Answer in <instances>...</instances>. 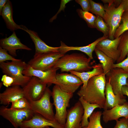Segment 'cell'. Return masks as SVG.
I'll use <instances>...</instances> for the list:
<instances>
[{"label":"cell","instance_id":"18","mask_svg":"<svg viewBox=\"0 0 128 128\" xmlns=\"http://www.w3.org/2000/svg\"><path fill=\"white\" fill-rule=\"evenodd\" d=\"M106 99L103 109H110L117 105H122L127 101L126 97L122 94H115L110 83L106 81L105 90Z\"/></svg>","mask_w":128,"mask_h":128},{"label":"cell","instance_id":"41","mask_svg":"<svg viewBox=\"0 0 128 128\" xmlns=\"http://www.w3.org/2000/svg\"><path fill=\"white\" fill-rule=\"evenodd\" d=\"M121 92L123 95L126 96L128 98V86H123L121 89Z\"/></svg>","mask_w":128,"mask_h":128},{"label":"cell","instance_id":"13","mask_svg":"<svg viewBox=\"0 0 128 128\" xmlns=\"http://www.w3.org/2000/svg\"><path fill=\"white\" fill-rule=\"evenodd\" d=\"M121 37V35L113 40L108 38L103 39L97 43L96 49L111 58L115 63L120 56V53L118 47Z\"/></svg>","mask_w":128,"mask_h":128},{"label":"cell","instance_id":"9","mask_svg":"<svg viewBox=\"0 0 128 128\" xmlns=\"http://www.w3.org/2000/svg\"><path fill=\"white\" fill-rule=\"evenodd\" d=\"M47 84L37 77H32L22 87L24 97L29 101H37L43 96Z\"/></svg>","mask_w":128,"mask_h":128},{"label":"cell","instance_id":"22","mask_svg":"<svg viewBox=\"0 0 128 128\" xmlns=\"http://www.w3.org/2000/svg\"><path fill=\"white\" fill-rule=\"evenodd\" d=\"M13 10L11 1L8 0L2 10L1 15L5 23L7 28L11 31L18 29L23 30L24 26L18 25L14 21L13 17Z\"/></svg>","mask_w":128,"mask_h":128},{"label":"cell","instance_id":"33","mask_svg":"<svg viewBox=\"0 0 128 128\" xmlns=\"http://www.w3.org/2000/svg\"><path fill=\"white\" fill-rule=\"evenodd\" d=\"M20 59L14 58L12 56L8 53L6 50L0 47V63L5 62L7 60L17 61Z\"/></svg>","mask_w":128,"mask_h":128},{"label":"cell","instance_id":"1","mask_svg":"<svg viewBox=\"0 0 128 128\" xmlns=\"http://www.w3.org/2000/svg\"><path fill=\"white\" fill-rule=\"evenodd\" d=\"M106 82V75L104 73L93 77L88 80L86 87L83 89H80L77 94L88 102L97 104L101 108H103L106 99L105 90Z\"/></svg>","mask_w":128,"mask_h":128},{"label":"cell","instance_id":"36","mask_svg":"<svg viewBox=\"0 0 128 128\" xmlns=\"http://www.w3.org/2000/svg\"><path fill=\"white\" fill-rule=\"evenodd\" d=\"M116 121L114 128H128V118L123 117Z\"/></svg>","mask_w":128,"mask_h":128},{"label":"cell","instance_id":"40","mask_svg":"<svg viewBox=\"0 0 128 128\" xmlns=\"http://www.w3.org/2000/svg\"><path fill=\"white\" fill-rule=\"evenodd\" d=\"M121 3L124 11L128 12V0H122Z\"/></svg>","mask_w":128,"mask_h":128},{"label":"cell","instance_id":"42","mask_svg":"<svg viewBox=\"0 0 128 128\" xmlns=\"http://www.w3.org/2000/svg\"><path fill=\"white\" fill-rule=\"evenodd\" d=\"M8 0H0V15L1 14L3 8L6 4Z\"/></svg>","mask_w":128,"mask_h":128},{"label":"cell","instance_id":"34","mask_svg":"<svg viewBox=\"0 0 128 128\" xmlns=\"http://www.w3.org/2000/svg\"><path fill=\"white\" fill-rule=\"evenodd\" d=\"M127 56V58L121 62L118 63L114 64L112 66V68H121L128 73V54Z\"/></svg>","mask_w":128,"mask_h":128},{"label":"cell","instance_id":"16","mask_svg":"<svg viewBox=\"0 0 128 128\" xmlns=\"http://www.w3.org/2000/svg\"><path fill=\"white\" fill-rule=\"evenodd\" d=\"M0 47L6 50L10 55L16 56V51L18 49H23L28 51L32 49L22 44L17 37L14 31L8 37L2 38L0 40Z\"/></svg>","mask_w":128,"mask_h":128},{"label":"cell","instance_id":"5","mask_svg":"<svg viewBox=\"0 0 128 128\" xmlns=\"http://www.w3.org/2000/svg\"><path fill=\"white\" fill-rule=\"evenodd\" d=\"M104 6L105 13L103 19L109 28L108 37L113 40L114 39L115 31L120 24L124 11L121 3L117 7L114 4H105Z\"/></svg>","mask_w":128,"mask_h":128},{"label":"cell","instance_id":"28","mask_svg":"<svg viewBox=\"0 0 128 128\" xmlns=\"http://www.w3.org/2000/svg\"><path fill=\"white\" fill-rule=\"evenodd\" d=\"M77 11L79 16L86 22L89 27L95 28V21L96 16L89 12L84 11L80 9H77Z\"/></svg>","mask_w":128,"mask_h":128},{"label":"cell","instance_id":"30","mask_svg":"<svg viewBox=\"0 0 128 128\" xmlns=\"http://www.w3.org/2000/svg\"><path fill=\"white\" fill-rule=\"evenodd\" d=\"M95 28L102 32L103 36H108L109 32V27L103 18L99 16H96L95 21Z\"/></svg>","mask_w":128,"mask_h":128},{"label":"cell","instance_id":"4","mask_svg":"<svg viewBox=\"0 0 128 128\" xmlns=\"http://www.w3.org/2000/svg\"><path fill=\"white\" fill-rule=\"evenodd\" d=\"M27 65L21 59L17 61L4 62L0 63V68L4 74L14 79L13 86H18L23 87L30 81L32 77L26 76L23 72Z\"/></svg>","mask_w":128,"mask_h":128},{"label":"cell","instance_id":"20","mask_svg":"<svg viewBox=\"0 0 128 128\" xmlns=\"http://www.w3.org/2000/svg\"><path fill=\"white\" fill-rule=\"evenodd\" d=\"M24 97L22 88L18 86L7 87L0 93V103L3 105H9L18 99Z\"/></svg>","mask_w":128,"mask_h":128},{"label":"cell","instance_id":"43","mask_svg":"<svg viewBox=\"0 0 128 128\" xmlns=\"http://www.w3.org/2000/svg\"><path fill=\"white\" fill-rule=\"evenodd\" d=\"M19 128H23V127H20ZM50 128V127H47L45 128Z\"/></svg>","mask_w":128,"mask_h":128},{"label":"cell","instance_id":"6","mask_svg":"<svg viewBox=\"0 0 128 128\" xmlns=\"http://www.w3.org/2000/svg\"><path fill=\"white\" fill-rule=\"evenodd\" d=\"M51 95L52 91L47 87L40 99L37 101L29 102L31 110L34 113L39 114L49 120L56 121L53 111V104L50 100Z\"/></svg>","mask_w":128,"mask_h":128},{"label":"cell","instance_id":"38","mask_svg":"<svg viewBox=\"0 0 128 128\" xmlns=\"http://www.w3.org/2000/svg\"><path fill=\"white\" fill-rule=\"evenodd\" d=\"M71 0H61L60 5V7L58 11L56 14L52 18L49 20L50 22H52L55 19L57 16L58 14L61 11L64 10L66 8V5L68 2L71 1Z\"/></svg>","mask_w":128,"mask_h":128},{"label":"cell","instance_id":"23","mask_svg":"<svg viewBox=\"0 0 128 128\" xmlns=\"http://www.w3.org/2000/svg\"><path fill=\"white\" fill-rule=\"evenodd\" d=\"M93 69L91 71L82 72H78L73 71H69L70 73L78 77L82 81L83 85L81 89H84L87 86L88 82L91 78L96 76L100 75L103 73V71L101 64L98 63L92 66Z\"/></svg>","mask_w":128,"mask_h":128},{"label":"cell","instance_id":"15","mask_svg":"<svg viewBox=\"0 0 128 128\" xmlns=\"http://www.w3.org/2000/svg\"><path fill=\"white\" fill-rule=\"evenodd\" d=\"M50 127L54 128H65L64 126L57 121L49 120L40 114L36 113L30 119L23 121L20 127L44 128Z\"/></svg>","mask_w":128,"mask_h":128},{"label":"cell","instance_id":"7","mask_svg":"<svg viewBox=\"0 0 128 128\" xmlns=\"http://www.w3.org/2000/svg\"><path fill=\"white\" fill-rule=\"evenodd\" d=\"M64 55L60 52L34 55L27 64L34 69L45 71L53 68L59 59Z\"/></svg>","mask_w":128,"mask_h":128},{"label":"cell","instance_id":"39","mask_svg":"<svg viewBox=\"0 0 128 128\" xmlns=\"http://www.w3.org/2000/svg\"><path fill=\"white\" fill-rule=\"evenodd\" d=\"M101 1L105 4H114L117 7L119 6L122 1V0H102Z\"/></svg>","mask_w":128,"mask_h":128},{"label":"cell","instance_id":"27","mask_svg":"<svg viewBox=\"0 0 128 128\" xmlns=\"http://www.w3.org/2000/svg\"><path fill=\"white\" fill-rule=\"evenodd\" d=\"M102 112L101 111H94L89 118L88 125L81 128H103L101 121Z\"/></svg>","mask_w":128,"mask_h":128},{"label":"cell","instance_id":"8","mask_svg":"<svg viewBox=\"0 0 128 128\" xmlns=\"http://www.w3.org/2000/svg\"><path fill=\"white\" fill-rule=\"evenodd\" d=\"M34 113L31 110L9 108L4 105L0 108V115L8 120L15 128L20 127L24 121L31 119Z\"/></svg>","mask_w":128,"mask_h":128},{"label":"cell","instance_id":"14","mask_svg":"<svg viewBox=\"0 0 128 128\" xmlns=\"http://www.w3.org/2000/svg\"><path fill=\"white\" fill-rule=\"evenodd\" d=\"M83 113V107L79 100L67 111L65 128H81Z\"/></svg>","mask_w":128,"mask_h":128},{"label":"cell","instance_id":"10","mask_svg":"<svg viewBox=\"0 0 128 128\" xmlns=\"http://www.w3.org/2000/svg\"><path fill=\"white\" fill-rule=\"evenodd\" d=\"M105 75L106 81L110 84L114 93L122 94V87L127 85L128 73L121 68H112Z\"/></svg>","mask_w":128,"mask_h":128},{"label":"cell","instance_id":"26","mask_svg":"<svg viewBox=\"0 0 128 128\" xmlns=\"http://www.w3.org/2000/svg\"><path fill=\"white\" fill-rule=\"evenodd\" d=\"M121 35L118 47L120 55L116 61L117 63H119L124 60L128 54V30L125 32Z\"/></svg>","mask_w":128,"mask_h":128},{"label":"cell","instance_id":"12","mask_svg":"<svg viewBox=\"0 0 128 128\" xmlns=\"http://www.w3.org/2000/svg\"><path fill=\"white\" fill-rule=\"evenodd\" d=\"M59 69L53 68L48 70L43 71L34 69L27 64L23 74L27 77L34 76L38 78L46 84L48 87L52 84L57 85L56 76V72Z\"/></svg>","mask_w":128,"mask_h":128},{"label":"cell","instance_id":"29","mask_svg":"<svg viewBox=\"0 0 128 128\" xmlns=\"http://www.w3.org/2000/svg\"><path fill=\"white\" fill-rule=\"evenodd\" d=\"M122 23L116 29L114 35V39L121 36L128 30V12L124 11L121 18Z\"/></svg>","mask_w":128,"mask_h":128},{"label":"cell","instance_id":"24","mask_svg":"<svg viewBox=\"0 0 128 128\" xmlns=\"http://www.w3.org/2000/svg\"><path fill=\"white\" fill-rule=\"evenodd\" d=\"M79 100L84 109L83 114L81 122V128H82L87 126L88 125L89 122L88 118L91 115L94 110L96 108H101L99 105L88 102L81 97H79Z\"/></svg>","mask_w":128,"mask_h":128},{"label":"cell","instance_id":"19","mask_svg":"<svg viewBox=\"0 0 128 128\" xmlns=\"http://www.w3.org/2000/svg\"><path fill=\"white\" fill-rule=\"evenodd\" d=\"M23 30L29 34L34 44L35 50L34 55L59 52L60 46L54 47L48 45L41 39L36 32L28 29L25 26H24Z\"/></svg>","mask_w":128,"mask_h":128},{"label":"cell","instance_id":"37","mask_svg":"<svg viewBox=\"0 0 128 128\" xmlns=\"http://www.w3.org/2000/svg\"><path fill=\"white\" fill-rule=\"evenodd\" d=\"M75 2L80 5L82 10L84 11L89 12L90 8V5L88 0H75Z\"/></svg>","mask_w":128,"mask_h":128},{"label":"cell","instance_id":"32","mask_svg":"<svg viewBox=\"0 0 128 128\" xmlns=\"http://www.w3.org/2000/svg\"><path fill=\"white\" fill-rule=\"evenodd\" d=\"M10 108L18 110H31L29 101L25 97L20 98L12 103Z\"/></svg>","mask_w":128,"mask_h":128},{"label":"cell","instance_id":"44","mask_svg":"<svg viewBox=\"0 0 128 128\" xmlns=\"http://www.w3.org/2000/svg\"><path fill=\"white\" fill-rule=\"evenodd\" d=\"M127 86H128V78L127 79Z\"/></svg>","mask_w":128,"mask_h":128},{"label":"cell","instance_id":"3","mask_svg":"<svg viewBox=\"0 0 128 128\" xmlns=\"http://www.w3.org/2000/svg\"><path fill=\"white\" fill-rule=\"evenodd\" d=\"M73 93L65 92L55 85L52 91L53 101V105L55 106V118L60 124L65 126L67 113V109L69 106V102Z\"/></svg>","mask_w":128,"mask_h":128},{"label":"cell","instance_id":"25","mask_svg":"<svg viewBox=\"0 0 128 128\" xmlns=\"http://www.w3.org/2000/svg\"><path fill=\"white\" fill-rule=\"evenodd\" d=\"M94 51L102 65L103 73L106 75L112 68V66L114 64V60L99 50L95 48Z\"/></svg>","mask_w":128,"mask_h":128},{"label":"cell","instance_id":"35","mask_svg":"<svg viewBox=\"0 0 128 128\" xmlns=\"http://www.w3.org/2000/svg\"><path fill=\"white\" fill-rule=\"evenodd\" d=\"M1 81L3 85L7 88L12 86L14 80L12 77L4 74L2 76Z\"/></svg>","mask_w":128,"mask_h":128},{"label":"cell","instance_id":"11","mask_svg":"<svg viewBox=\"0 0 128 128\" xmlns=\"http://www.w3.org/2000/svg\"><path fill=\"white\" fill-rule=\"evenodd\" d=\"M56 78L57 85L63 91L68 93H73L83 84L80 78L71 73H57Z\"/></svg>","mask_w":128,"mask_h":128},{"label":"cell","instance_id":"21","mask_svg":"<svg viewBox=\"0 0 128 128\" xmlns=\"http://www.w3.org/2000/svg\"><path fill=\"white\" fill-rule=\"evenodd\" d=\"M108 36H103L100 37L91 43L86 46H67L62 41H61L59 51L65 54L67 52L72 50H77L82 52L86 54L91 59H93L92 53L94 51L97 43L101 40L107 38Z\"/></svg>","mask_w":128,"mask_h":128},{"label":"cell","instance_id":"17","mask_svg":"<svg viewBox=\"0 0 128 128\" xmlns=\"http://www.w3.org/2000/svg\"><path fill=\"white\" fill-rule=\"evenodd\" d=\"M102 115L103 120L106 123L110 121H116L121 117L128 118V102L122 105H117L110 109L104 110Z\"/></svg>","mask_w":128,"mask_h":128},{"label":"cell","instance_id":"31","mask_svg":"<svg viewBox=\"0 0 128 128\" xmlns=\"http://www.w3.org/2000/svg\"><path fill=\"white\" fill-rule=\"evenodd\" d=\"M89 1L90 5L89 11L103 18L105 13L104 5L100 3L96 2L92 0H89Z\"/></svg>","mask_w":128,"mask_h":128},{"label":"cell","instance_id":"2","mask_svg":"<svg viewBox=\"0 0 128 128\" xmlns=\"http://www.w3.org/2000/svg\"><path fill=\"white\" fill-rule=\"evenodd\" d=\"M91 60L82 53L64 55L59 59L53 68L60 69L61 72L72 70L79 72L88 71L92 68Z\"/></svg>","mask_w":128,"mask_h":128}]
</instances>
